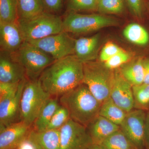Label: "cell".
<instances>
[{"mask_svg":"<svg viewBox=\"0 0 149 149\" xmlns=\"http://www.w3.org/2000/svg\"><path fill=\"white\" fill-rule=\"evenodd\" d=\"M83 63L75 55L55 61L42 72L39 80L51 96H61L83 83Z\"/></svg>","mask_w":149,"mask_h":149,"instance_id":"cell-1","label":"cell"},{"mask_svg":"<svg viewBox=\"0 0 149 149\" xmlns=\"http://www.w3.org/2000/svg\"><path fill=\"white\" fill-rule=\"evenodd\" d=\"M59 103L71 119L86 127L98 116L102 104L84 83L61 96Z\"/></svg>","mask_w":149,"mask_h":149,"instance_id":"cell-2","label":"cell"},{"mask_svg":"<svg viewBox=\"0 0 149 149\" xmlns=\"http://www.w3.org/2000/svg\"><path fill=\"white\" fill-rule=\"evenodd\" d=\"M51 97L43 89L39 79L27 80L20 100V120L32 127Z\"/></svg>","mask_w":149,"mask_h":149,"instance_id":"cell-3","label":"cell"},{"mask_svg":"<svg viewBox=\"0 0 149 149\" xmlns=\"http://www.w3.org/2000/svg\"><path fill=\"white\" fill-rule=\"evenodd\" d=\"M17 24L26 42L42 39L63 31L61 18L45 12L28 19H19Z\"/></svg>","mask_w":149,"mask_h":149,"instance_id":"cell-4","label":"cell"},{"mask_svg":"<svg viewBox=\"0 0 149 149\" xmlns=\"http://www.w3.org/2000/svg\"><path fill=\"white\" fill-rule=\"evenodd\" d=\"M114 70L109 69L100 61L83 63V83L102 103L110 97Z\"/></svg>","mask_w":149,"mask_h":149,"instance_id":"cell-5","label":"cell"},{"mask_svg":"<svg viewBox=\"0 0 149 149\" xmlns=\"http://www.w3.org/2000/svg\"><path fill=\"white\" fill-rule=\"evenodd\" d=\"M10 55L23 67L26 77L30 80H38L43 71L55 61L49 55L26 41Z\"/></svg>","mask_w":149,"mask_h":149,"instance_id":"cell-6","label":"cell"},{"mask_svg":"<svg viewBox=\"0 0 149 149\" xmlns=\"http://www.w3.org/2000/svg\"><path fill=\"white\" fill-rule=\"evenodd\" d=\"M63 31L73 34H85L104 27L117 25L113 17L100 14H81L71 12L63 20Z\"/></svg>","mask_w":149,"mask_h":149,"instance_id":"cell-7","label":"cell"},{"mask_svg":"<svg viewBox=\"0 0 149 149\" xmlns=\"http://www.w3.org/2000/svg\"><path fill=\"white\" fill-rule=\"evenodd\" d=\"M75 40L68 33L62 32L28 42L51 56L55 60L74 55Z\"/></svg>","mask_w":149,"mask_h":149,"instance_id":"cell-8","label":"cell"},{"mask_svg":"<svg viewBox=\"0 0 149 149\" xmlns=\"http://www.w3.org/2000/svg\"><path fill=\"white\" fill-rule=\"evenodd\" d=\"M60 133V149H87L93 144L87 127L70 118Z\"/></svg>","mask_w":149,"mask_h":149,"instance_id":"cell-9","label":"cell"},{"mask_svg":"<svg viewBox=\"0 0 149 149\" xmlns=\"http://www.w3.org/2000/svg\"><path fill=\"white\" fill-rule=\"evenodd\" d=\"M147 112L133 109L127 113L120 129L137 149H145V126Z\"/></svg>","mask_w":149,"mask_h":149,"instance_id":"cell-10","label":"cell"},{"mask_svg":"<svg viewBox=\"0 0 149 149\" xmlns=\"http://www.w3.org/2000/svg\"><path fill=\"white\" fill-rule=\"evenodd\" d=\"M110 97L127 113L134 109L133 86L124 79L118 69L114 70Z\"/></svg>","mask_w":149,"mask_h":149,"instance_id":"cell-11","label":"cell"},{"mask_svg":"<svg viewBox=\"0 0 149 149\" xmlns=\"http://www.w3.org/2000/svg\"><path fill=\"white\" fill-rule=\"evenodd\" d=\"M26 79L19 83L17 92L0 100V130L20 120V100Z\"/></svg>","mask_w":149,"mask_h":149,"instance_id":"cell-12","label":"cell"},{"mask_svg":"<svg viewBox=\"0 0 149 149\" xmlns=\"http://www.w3.org/2000/svg\"><path fill=\"white\" fill-rule=\"evenodd\" d=\"M25 42L17 23L0 21V46L2 52L11 54Z\"/></svg>","mask_w":149,"mask_h":149,"instance_id":"cell-13","label":"cell"},{"mask_svg":"<svg viewBox=\"0 0 149 149\" xmlns=\"http://www.w3.org/2000/svg\"><path fill=\"white\" fill-rule=\"evenodd\" d=\"M32 127L19 121L0 130V149H15L29 136Z\"/></svg>","mask_w":149,"mask_h":149,"instance_id":"cell-14","label":"cell"},{"mask_svg":"<svg viewBox=\"0 0 149 149\" xmlns=\"http://www.w3.org/2000/svg\"><path fill=\"white\" fill-rule=\"evenodd\" d=\"M26 77V72L23 67L14 60L10 54L1 52L0 83H20Z\"/></svg>","mask_w":149,"mask_h":149,"instance_id":"cell-15","label":"cell"},{"mask_svg":"<svg viewBox=\"0 0 149 149\" xmlns=\"http://www.w3.org/2000/svg\"><path fill=\"white\" fill-rule=\"evenodd\" d=\"M100 35L81 37L75 40L74 55L83 63L94 61L97 58L100 42Z\"/></svg>","mask_w":149,"mask_h":149,"instance_id":"cell-16","label":"cell"},{"mask_svg":"<svg viewBox=\"0 0 149 149\" xmlns=\"http://www.w3.org/2000/svg\"><path fill=\"white\" fill-rule=\"evenodd\" d=\"M87 128L93 144L98 145L120 129V126L100 115L96 117Z\"/></svg>","mask_w":149,"mask_h":149,"instance_id":"cell-17","label":"cell"},{"mask_svg":"<svg viewBox=\"0 0 149 149\" xmlns=\"http://www.w3.org/2000/svg\"><path fill=\"white\" fill-rule=\"evenodd\" d=\"M28 138L37 149H60V133L58 130L30 131Z\"/></svg>","mask_w":149,"mask_h":149,"instance_id":"cell-18","label":"cell"},{"mask_svg":"<svg viewBox=\"0 0 149 149\" xmlns=\"http://www.w3.org/2000/svg\"><path fill=\"white\" fill-rule=\"evenodd\" d=\"M142 58L130 61L118 70L120 74L132 86L143 83L145 69Z\"/></svg>","mask_w":149,"mask_h":149,"instance_id":"cell-19","label":"cell"},{"mask_svg":"<svg viewBox=\"0 0 149 149\" xmlns=\"http://www.w3.org/2000/svg\"><path fill=\"white\" fill-rule=\"evenodd\" d=\"M127 113L117 105L110 97L102 103L99 115L120 126Z\"/></svg>","mask_w":149,"mask_h":149,"instance_id":"cell-20","label":"cell"},{"mask_svg":"<svg viewBox=\"0 0 149 149\" xmlns=\"http://www.w3.org/2000/svg\"><path fill=\"white\" fill-rule=\"evenodd\" d=\"M60 106L56 98L49 100L32 125L33 130L42 131L46 130L53 116Z\"/></svg>","mask_w":149,"mask_h":149,"instance_id":"cell-21","label":"cell"},{"mask_svg":"<svg viewBox=\"0 0 149 149\" xmlns=\"http://www.w3.org/2000/svg\"><path fill=\"white\" fill-rule=\"evenodd\" d=\"M17 1L19 19H28L45 12V5L42 0H17Z\"/></svg>","mask_w":149,"mask_h":149,"instance_id":"cell-22","label":"cell"},{"mask_svg":"<svg viewBox=\"0 0 149 149\" xmlns=\"http://www.w3.org/2000/svg\"><path fill=\"white\" fill-rule=\"evenodd\" d=\"M125 39L130 42L139 46H145L149 42V34L146 29L137 23L127 25L123 31Z\"/></svg>","mask_w":149,"mask_h":149,"instance_id":"cell-23","label":"cell"},{"mask_svg":"<svg viewBox=\"0 0 149 149\" xmlns=\"http://www.w3.org/2000/svg\"><path fill=\"white\" fill-rule=\"evenodd\" d=\"M99 145L104 149H137L120 129L104 139Z\"/></svg>","mask_w":149,"mask_h":149,"instance_id":"cell-24","label":"cell"},{"mask_svg":"<svg viewBox=\"0 0 149 149\" xmlns=\"http://www.w3.org/2000/svg\"><path fill=\"white\" fill-rule=\"evenodd\" d=\"M18 19L17 0H0V21L17 23Z\"/></svg>","mask_w":149,"mask_h":149,"instance_id":"cell-25","label":"cell"},{"mask_svg":"<svg viewBox=\"0 0 149 149\" xmlns=\"http://www.w3.org/2000/svg\"><path fill=\"white\" fill-rule=\"evenodd\" d=\"M134 109L149 111V85L143 83L133 86Z\"/></svg>","mask_w":149,"mask_h":149,"instance_id":"cell-26","label":"cell"},{"mask_svg":"<svg viewBox=\"0 0 149 149\" xmlns=\"http://www.w3.org/2000/svg\"><path fill=\"white\" fill-rule=\"evenodd\" d=\"M123 0H98L97 10L103 13L118 14L124 10Z\"/></svg>","mask_w":149,"mask_h":149,"instance_id":"cell-27","label":"cell"},{"mask_svg":"<svg viewBox=\"0 0 149 149\" xmlns=\"http://www.w3.org/2000/svg\"><path fill=\"white\" fill-rule=\"evenodd\" d=\"M70 118L69 112L60 104L49 123L46 130H58Z\"/></svg>","mask_w":149,"mask_h":149,"instance_id":"cell-28","label":"cell"},{"mask_svg":"<svg viewBox=\"0 0 149 149\" xmlns=\"http://www.w3.org/2000/svg\"><path fill=\"white\" fill-rule=\"evenodd\" d=\"M132 57L130 53L123 49L103 63V64L109 69L115 70L130 61L132 60Z\"/></svg>","mask_w":149,"mask_h":149,"instance_id":"cell-29","label":"cell"},{"mask_svg":"<svg viewBox=\"0 0 149 149\" xmlns=\"http://www.w3.org/2000/svg\"><path fill=\"white\" fill-rule=\"evenodd\" d=\"M98 2V0H70V7L75 10H97Z\"/></svg>","mask_w":149,"mask_h":149,"instance_id":"cell-30","label":"cell"},{"mask_svg":"<svg viewBox=\"0 0 149 149\" xmlns=\"http://www.w3.org/2000/svg\"><path fill=\"white\" fill-rule=\"evenodd\" d=\"M123 49L115 43L111 42H108L104 45L101 51L99 60L103 63Z\"/></svg>","mask_w":149,"mask_h":149,"instance_id":"cell-31","label":"cell"},{"mask_svg":"<svg viewBox=\"0 0 149 149\" xmlns=\"http://www.w3.org/2000/svg\"><path fill=\"white\" fill-rule=\"evenodd\" d=\"M19 83H0V100L15 94L18 90Z\"/></svg>","mask_w":149,"mask_h":149,"instance_id":"cell-32","label":"cell"},{"mask_svg":"<svg viewBox=\"0 0 149 149\" xmlns=\"http://www.w3.org/2000/svg\"><path fill=\"white\" fill-rule=\"evenodd\" d=\"M133 14L141 18L143 15V4L142 0H126Z\"/></svg>","mask_w":149,"mask_h":149,"instance_id":"cell-33","label":"cell"},{"mask_svg":"<svg viewBox=\"0 0 149 149\" xmlns=\"http://www.w3.org/2000/svg\"><path fill=\"white\" fill-rule=\"evenodd\" d=\"M43 3L50 10L59 11L63 5V0H42Z\"/></svg>","mask_w":149,"mask_h":149,"instance_id":"cell-34","label":"cell"},{"mask_svg":"<svg viewBox=\"0 0 149 149\" xmlns=\"http://www.w3.org/2000/svg\"><path fill=\"white\" fill-rule=\"evenodd\" d=\"M144 144L145 149H149V111L147 113L144 136Z\"/></svg>","mask_w":149,"mask_h":149,"instance_id":"cell-35","label":"cell"},{"mask_svg":"<svg viewBox=\"0 0 149 149\" xmlns=\"http://www.w3.org/2000/svg\"><path fill=\"white\" fill-rule=\"evenodd\" d=\"M15 149H37L35 144L28 138L25 139Z\"/></svg>","mask_w":149,"mask_h":149,"instance_id":"cell-36","label":"cell"},{"mask_svg":"<svg viewBox=\"0 0 149 149\" xmlns=\"http://www.w3.org/2000/svg\"><path fill=\"white\" fill-rule=\"evenodd\" d=\"M145 76L143 83L149 85V59L143 60Z\"/></svg>","mask_w":149,"mask_h":149,"instance_id":"cell-37","label":"cell"},{"mask_svg":"<svg viewBox=\"0 0 149 149\" xmlns=\"http://www.w3.org/2000/svg\"><path fill=\"white\" fill-rule=\"evenodd\" d=\"M87 149H104L100 145L93 144Z\"/></svg>","mask_w":149,"mask_h":149,"instance_id":"cell-38","label":"cell"},{"mask_svg":"<svg viewBox=\"0 0 149 149\" xmlns=\"http://www.w3.org/2000/svg\"></svg>","mask_w":149,"mask_h":149,"instance_id":"cell-39","label":"cell"}]
</instances>
